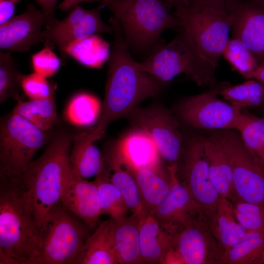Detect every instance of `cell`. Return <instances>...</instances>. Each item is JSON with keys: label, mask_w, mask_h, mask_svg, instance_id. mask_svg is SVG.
Returning a JSON list of instances; mask_svg holds the SVG:
<instances>
[{"label": "cell", "mask_w": 264, "mask_h": 264, "mask_svg": "<svg viewBox=\"0 0 264 264\" xmlns=\"http://www.w3.org/2000/svg\"><path fill=\"white\" fill-rule=\"evenodd\" d=\"M175 246L184 264H222L225 252L213 235L205 217L180 229Z\"/></svg>", "instance_id": "15"}, {"label": "cell", "mask_w": 264, "mask_h": 264, "mask_svg": "<svg viewBox=\"0 0 264 264\" xmlns=\"http://www.w3.org/2000/svg\"><path fill=\"white\" fill-rule=\"evenodd\" d=\"M256 0L264 6V0Z\"/></svg>", "instance_id": "47"}, {"label": "cell", "mask_w": 264, "mask_h": 264, "mask_svg": "<svg viewBox=\"0 0 264 264\" xmlns=\"http://www.w3.org/2000/svg\"><path fill=\"white\" fill-rule=\"evenodd\" d=\"M136 179L144 206L150 214L167 196L170 189L166 180L159 172L148 168L131 170Z\"/></svg>", "instance_id": "30"}, {"label": "cell", "mask_w": 264, "mask_h": 264, "mask_svg": "<svg viewBox=\"0 0 264 264\" xmlns=\"http://www.w3.org/2000/svg\"><path fill=\"white\" fill-rule=\"evenodd\" d=\"M61 201L91 229L97 226L102 214L96 183L74 176L69 163L63 174Z\"/></svg>", "instance_id": "17"}, {"label": "cell", "mask_w": 264, "mask_h": 264, "mask_svg": "<svg viewBox=\"0 0 264 264\" xmlns=\"http://www.w3.org/2000/svg\"><path fill=\"white\" fill-rule=\"evenodd\" d=\"M233 203L237 220L247 231H264V205L242 201Z\"/></svg>", "instance_id": "37"}, {"label": "cell", "mask_w": 264, "mask_h": 264, "mask_svg": "<svg viewBox=\"0 0 264 264\" xmlns=\"http://www.w3.org/2000/svg\"><path fill=\"white\" fill-rule=\"evenodd\" d=\"M222 57L232 69L247 79H252L259 63L252 53L238 39L232 38L228 42Z\"/></svg>", "instance_id": "35"}, {"label": "cell", "mask_w": 264, "mask_h": 264, "mask_svg": "<svg viewBox=\"0 0 264 264\" xmlns=\"http://www.w3.org/2000/svg\"><path fill=\"white\" fill-rule=\"evenodd\" d=\"M110 51L109 42L95 34L70 43L64 54L85 66L100 69L108 61Z\"/></svg>", "instance_id": "27"}, {"label": "cell", "mask_w": 264, "mask_h": 264, "mask_svg": "<svg viewBox=\"0 0 264 264\" xmlns=\"http://www.w3.org/2000/svg\"><path fill=\"white\" fill-rule=\"evenodd\" d=\"M209 224L213 235L225 250L237 243L247 231L236 218L234 203L221 196Z\"/></svg>", "instance_id": "26"}, {"label": "cell", "mask_w": 264, "mask_h": 264, "mask_svg": "<svg viewBox=\"0 0 264 264\" xmlns=\"http://www.w3.org/2000/svg\"><path fill=\"white\" fill-rule=\"evenodd\" d=\"M235 130L255 160L264 169V118L242 111Z\"/></svg>", "instance_id": "32"}, {"label": "cell", "mask_w": 264, "mask_h": 264, "mask_svg": "<svg viewBox=\"0 0 264 264\" xmlns=\"http://www.w3.org/2000/svg\"><path fill=\"white\" fill-rule=\"evenodd\" d=\"M264 264V231H247L225 250L222 264Z\"/></svg>", "instance_id": "29"}, {"label": "cell", "mask_w": 264, "mask_h": 264, "mask_svg": "<svg viewBox=\"0 0 264 264\" xmlns=\"http://www.w3.org/2000/svg\"><path fill=\"white\" fill-rule=\"evenodd\" d=\"M177 167V162L169 165L170 189L152 215L161 224L179 230L194 221L207 216L204 206L192 198L179 181Z\"/></svg>", "instance_id": "14"}, {"label": "cell", "mask_w": 264, "mask_h": 264, "mask_svg": "<svg viewBox=\"0 0 264 264\" xmlns=\"http://www.w3.org/2000/svg\"><path fill=\"white\" fill-rule=\"evenodd\" d=\"M214 136L230 165L238 201L264 205V169L246 148L240 134L232 129L222 130Z\"/></svg>", "instance_id": "9"}, {"label": "cell", "mask_w": 264, "mask_h": 264, "mask_svg": "<svg viewBox=\"0 0 264 264\" xmlns=\"http://www.w3.org/2000/svg\"><path fill=\"white\" fill-rule=\"evenodd\" d=\"M130 170L148 168L159 172L161 157L155 143L144 132L135 129L110 149Z\"/></svg>", "instance_id": "20"}, {"label": "cell", "mask_w": 264, "mask_h": 264, "mask_svg": "<svg viewBox=\"0 0 264 264\" xmlns=\"http://www.w3.org/2000/svg\"><path fill=\"white\" fill-rule=\"evenodd\" d=\"M12 111L44 131H53L58 121L55 93L42 99L23 101L20 99Z\"/></svg>", "instance_id": "28"}, {"label": "cell", "mask_w": 264, "mask_h": 264, "mask_svg": "<svg viewBox=\"0 0 264 264\" xmlns=\"http://www.w3.org/2000/svg\"><path fill=\"white\" fill-rule=\"evenodd\" d=\"M203 139L210 176L214 187L220 196L235 203L237 202L231 168L223 149L214 135Z\"/></svg>", "instance_id": "23"}, {"label": "cell", "mask_w": 264, "mask_h": 264, "mask_svg": "<svg viewBox=\"0 0 264 264\" xmlns=\"http://www.w3.org/2000/svg\"><path fill=\"white\" fill-rule=\"evenodd\" d=\"M109 9L119 22L129 49L147 56L166 30L177 31V19L164 0H88Z\"/></svg>", "instance_id": "4"}, {"label": "cell", "mask_w": 264, "mask_h": 264, "mask_svg": "<svg viewBox=\"0 0 264 264\" xmlns=\"http://www.w3.org/2000/svg\"><path fill=\"white\" fill-rule=\"evenodd\" d=\"M227 0H188V7L197 9L226 12V4Z\"/></svg>", "instance_id": "40"}, {"label": "cell", "mask_w": 264, "mask_h": 264, "mask_svg": "<svg viewBox=\"0 0 264 264\" xmlns=\"http://www.w3.org/2000/svg\"><path fill=\"white\" fill-rule=\"evenodd\" d=\"M135 128L153 140L162 158L169 165L176 163L180 154L182 136L175 117L159 105L136 107L125 117Z\"/></svg>", "instance_id": "10"}, {"label": "cell", "mask_w": 264, "mask_h": 264, "mask_svg": "<svg viewBox=\"0 0 264 264\" xmlns=\"http://www.w3.org/2000/svg\"><path fill=\"white\" fill-rule=\"evenodd\" d=\"M177 175L192 198L204 206L209 222L215 214L220 196L211 179L203 137L190 140L180 171L177 168Z\"/></svg>", "instance_id": "12"}, {"label": "cell", "mask_w": 264, "mask_h": 264, "mask_svg": "<svg viewBox=\"0 0 264 264\" xmlns=\"http://www.w3.org/2000/svg\"><path fill=\"white\" fill-rule=\"evenodd\" d=\"M139 219L132 214L114 221L113 240L119 264H144L141 255Z\"/></svg>", "instance_id": "24"}, {"label": "cell", "mask_w": 264, "mask_h": 264, "mask_svg": "<svg viewBox=\"0 0 264 264\" xmlns=\"http://www.w3.org/2000/svg\"><path fill=\"white\" fill-rule=\"evenodd\" d=\"M233 38L240 40L259 64L264 62V6L256 0H227Z\"/></svg>", "instance_id": "16"}, {"label": "cell", "mask_w": 264, "mask_h": 264, "mask_svg": "<svg viewBox=\"0 0 264 264\" xmlns=\"http://www.w3.org/2000/svg\"><path fill=\"white\" fill-rule=\"evenodd\" d=\"M91 230L60 200L41 228V253L36 264H73Z\"/></svg>", "instance_id": "7"}, {"label": "cell", "mask_w": 264, "mask_h": 264, "mask_svg": "<svg viewBox=\"0 0 264 264\" xmlns=\"http://www.w3.org/2000/svg\"><path fill=\"white\" fill-rule=\"evenodd\" d=\"M21 73L14 58L9 52L0 51V103L10 99L17 101L20 97Z\"/></svg>", "instance_id": "36"}, {"label": "cell", "mask_w": 264, "mask_h": 264, "mask_svg": "<svg viewBox=\"0 0 264 264\" xmlns=\"http://www.w3.org/2000/svg\"><path fill=\"white\" fill-rule=\"evenodd\" d=\"M46 20L41 10L28 4L23 13L0 24V50L27 52L32 46L44 43Z\"/></svg>", "instance_id": "18"}, {"label": "cell", "mask_w": 264, "mask_h": 264, "mask_svg": "<svg viewBox=\"0 0 264 264\" xmlns=\"http://www.w3.org/2000/svg\"><path fill=\"white\" fill-rule=\"evenodd\" d=\"M40 229L21 178L0 177V264H36Z\"/></svg>", "instance_id": "2"}, {"label": "cell", "mask_w": 264, "mask_h": 264, "mask_svg": "<svg viewBox=\"0 0 264 264\" xmlns=\"http://www.w3.org/2000/svg\"><path fill=\"white\" fill-rule=\"evenodd\" d=\"M178 231L161 224L150 214L140 219V246L144 263L162 264L166 253L175 245Z\"/></svg>", "instance_id": "21"}, {"label": "cell", "mask_w": 264, "mask_h": 264, "mask_svg": "<svg viewBox=\"0 0 264 264\" xmlns=\"http://www.w3.org/2000/svg\"><path fill=\"white\" fill-rule=\"evenodd\" d=\"M168 9L171 11L178 8L188 6V0H164Z\"/></svg>", "instance_id": "45"}, {"label": "cell", "mask_w": 264, "mask_h": 264, "mask_svg": "<svg viewBox=\"0 0 264 264\" xmlns=\"http://www.w3.org/2000/svg\"><path fill=\"white\" fill-rule=\"evenodd\" d=\"M221 87L188 97L180 102L176 108L180 119L196 129L235 130L242 109L217 97Z\"/></svg>", "instance_id": "11"}, {"label": "cell", "mask_w": 264, "mask_h": 264, "mask_svg": "<svg viewBox=\"0 0 264 264\" xmlns=\"http://www.w3.org/2000/svg\"><path fill=\"white\" fill-rule=\"evenodd\" d=\"M21 89L29 99L47 98L55 93L56 87L53 86L47 78L35 72L26 75L21 74Z\"/></svg>", "instance_id": "38"}, {"label": "cell", "mask_w": 264, "mask_h": 264, "mask_svg": "<svg viewBox=\"0 0 264 264\" xmlns=\"http://www.w3.org/2000/svg\"><path fill=\"white\" fill-rule=\"evenodd\" d=\"M102 106L95 96L87 92L79 93L69 100L64 111V117L73 126L90 127L97 123Z\"/></svg>", "instance_id": "31"}, {"label": "cell", "mask_w": 264, "mask_h": 264, "mask_svg": "<svg viewBox=\"0 0 264 264\" xmlns=\"http://www.w3.org/2000/svg\"><path fill=\"white\" fill-rule=\"evenodd\" d=\"M88 1V0H63L57 8L63 11H70L80 3Z\"/></svg>", "instance_id": "44"}, {"label": "cell", "mask_w": 264, "mask_h": 264, "mask_svg": "<svg viewBox=\"0 0 264 264\" xmlns=\"http://www.w3.org/2000/svg\"><path fill=\"white\" fill-rule=\"evenodd\" d=\"M114 220L100 222L86 239L73 264H118L113 240Z\"/></svg>", "instance_id": "22"}, {"label": "cell", "mask_w": 264, "mask_h": 264, "mask_svg": "<svg viewBox=\"0 0 264 264\" xmlns=\"http://www.w3.org/2000/svg\"><path fill=\"white\" fill-rule=\"evenodd\" d=\"M31 63L34 72L46 78L56 74L61 66V61L52 48L46 46L32 55Z\"/></svg>", "instance_id": "39"}, {"label": "cell", "mask_w": 264, "mask_h": 264, "mask_svg": "<svg viewBox=\"0 0 264 264\" xmlns=\"http://www.w3.org/2000/svg\"><path fill=\"white\" fill-rule=\"evenodd\" d=\"M252 79H254L264 86V62L260 64L257 70L254 73Z\"/></svg>", "instance_id": "46"}, {"label": "cell", "mask_w": 264, "mask_h": 264, "mask_svg": "<svg viewBox=\"0 0 264 264\" xmlns=\"http://www.w3.org/2000/svg\"><path fill=\"white\" fill-rule=\"evenodd\" d=\"M95 181L99 195L102 215H108L115 220L127 216L129 208L119 190L110 181V171L105 169L96 176Z\"/></svg>", "instance_id": "33"}, {"label": "cell", "mask_w": 264, "mask_h": 264, "mask_svg": "<svg viewBox=\"0 0 264 264\" xmlns=\"http://www.w3.org/2000/svg\"><path fill=\"white\" fill-rule=\"evenodd\" d=\"M106 159L110 171H112L110 179L121 193L129 211L139 220L150 214L144 205L136 179L129 168L111 151L107 154Z\"/></svg>", "instance_id": "25"}, {"label": "cell", "mask_w": 264, "mask_h": 264, "mask_svg": "<svg viewBox=\"0 0 264 264\" xmlns=\"http://www.w3.org/2000/svg\"><path fill=\"white\" fill-rule=\"evenodd\" d=\"M218 94L231 105L241 109L264 103V86L254 79L233 86H222Z\"/></svg>", "instance_id": "34"}, {"label": "cell", "mask_w": 264, "mask_h": 264, "mask_svg": "<svg viewBox=\"0 0 264 264\" xmlns=\"http://www.w3.org/2000/svg\"><path fill=\"white\" fill-rule=\"evenodd\" d=\"M183 31L200 55L215 70L229 41L232 19L227 12L188 6L174 10Z\"/></svg>", "instance_id": "8"}, {"label": "cell", "mask_w": 264, "mask_h": 264, "mask_svg": "<svg viewBox=\"0 0 264 264\" xmlns=\"http://www.w3.org/2000/svg\"><path fill=\"white\" fill-rule=\"evenodd\" d=\"M170 42L160 43L142 61L140 68L166 84L180 74L201 87L216 82L215 70L180 30Z\"/></svg>", "instance_id": "5"}, {"label": "cell", "mask_w": 264, "mask_h": 264, "mask_svg": "<svg viewBox=\"0 0 264 264\" xmlns=\"http://www.w3.org/2000/svg\"><path fill=\"white\" fill-rule=\"evenodd\" d=\"M53 131H43L11 111L0 123V177L21 178L35 154L47 144Z\"/></svg>", "instance_id": "6"}, {"label": "cell", "mask_w": 264, "mask_h": 264, "mask_svg": "<svg viewBox=\"0 0 264 264\" xmlns=\"http://www.w3.org/2000/svg\"><path fill=\"white\" fill-rule=\"evenodd\" d=\"M162 264H184L179 252L173 246L166 253Z\"/></svg>", "instance_id": "43"}, {"label": "cell", "mask_w": 264, "mask_h": 264, "mask_svg": "<svg viewBox=\"0 0 264 264\" xmlns=\"http://www.w3.org/2000/svg\"><path fill=\"white\" fill-rule=\"evenodd\" d=\"M103 6L92 9L79 5L70 11L64 19L55 17L46 20L43 31L44 44L51 48L55 45L62 53L71 43L93 35L112 33V27L106 24L101 17Z\"/></svg>", "instance_id": "13"}, {"label": "cell", "mask_w": 264, "mask_h": 264, "mask_svg": "<svg viewBox=\"0 0 264 264\" xmlns=\"http://www.w3.org/2000/svg\"><path fill=\"white\" fill-rule=\"evenodd\" d=\"M21 0H0V24L14 17L16 4Z\"/></svg>", "instance_id": "41"}, {"label": "cell", "mask_w": 264, "mask_h": 264, "mask_svg": "<svg viewBox=\"0 0 264 264\" xmlns=\"http://www.w3.org/2000/svg\"><path fill=\"white\" fill-rule=\"evenodd\" d=\"M39 5L46 20L55 17L54 11L58 0H34Z\"/></svg>", "instance_id": "42"}, {"label": "cell", "mask_w": 264, "mask_h": 264, "mask_svg": "<svg viewBox=\"0 0 264 264\" xmlns=\"http://www.w3.org/2000/svg\"><path fill=\"white\" fill-rule=\"evenodd\" d=\"M74 136L67 130L55 133L43 154L28 164L21 177L40 229L54 206L61 200L63 174L69 163Z\"/></svg>", "instance_id": "3"}, {"label": "cell", "mask_w": 264, "mask_h": 264, "mask_svg": "<svg viewBox=\"0 0 264 264\" xmlns=\"http://www.w3.org/2000/svg\"><path fill=\"white\" fill-rule=\"evenodd\" d=\"M104 135L95 126L74 136L68 160L74 176L86 179L105 169L104 158L94 144Z\"/></svg>", "instance_id": "19"}, {"label": "cell", "mask_w": 264, "mask_h": 264, "mask_svg": "<svg viewBox=\"0 0 264 264\" xmlns=\"http://www.w3.org/2000/svg\"><path fill=\"white\" fill-rule=\"evenodd\" d=\"M109 23L114 39L102 110L95 125L104 134L111 122L125 118L144 101L157 96L166 85L140 68L132 56L121 26L113 16Z\"/></svg>", "instance_id": "1"}]
</instances>
